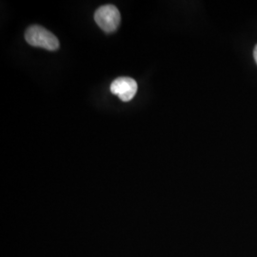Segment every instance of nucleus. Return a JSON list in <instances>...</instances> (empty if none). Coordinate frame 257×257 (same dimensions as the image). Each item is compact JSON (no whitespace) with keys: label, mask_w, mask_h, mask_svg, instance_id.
<instances>
[{"label":"nucleus","mask_w":257,"mask_h":257,"mask_svg":"<svg viewBox=\"0 0 257 257\" xmlns=\"http://www.w3.org/2000/svg\"><path fill=\"white\" fill-rule=\"evenodd\" d=\"M25 39L30 45L43 48L48 51H56L59 48V41L53 33L45 28L33 25L25 32Z\"/></svg>","instance_id":"nucleus-1"},{"label":"nucleus","mask_w":257,"mask_h":257,"mask_svg":"<svg viewBox=\"0 0 257 257\" xmlns=\"http://www.w3.org/2000/svg\"><path fill=\"white\" fill-rule=\"evenodd\" d=\"M94 20L104 32L112 33L119 26L121 20L119 11L114 5H104L95 11Z\"/></svg>","instance_id":"nucleus-2"},{"label":"nucleus","mask_w":257,"mask_h":257,"mask_svg":"<svg viewBox=\"0 0 257 257\" xmlns=\"http://www.w3.org/2000/svg\"><path fill=\"white\" fill-rule=\"evenodd\" d=\"M110 92L122 101H131L138 92V83L130 77H118L111 83Z\"/></svg>","instance_id":"nucleus-3"},{"label":"nucleus","mask_w":257,"mask_h":257,"mask_svg":"<svg viewBox=\"0 0 257 257\" xmlns=\"http://www.w3.org/2000/svg\"><path fill=\"white\" fill-rule=\"evenodd\" d=\"M253 57H254V60H255L257 64V45L254 48V50H253Z\"/></svg>","instance_id":"nucleus-4"}]
</instances>
